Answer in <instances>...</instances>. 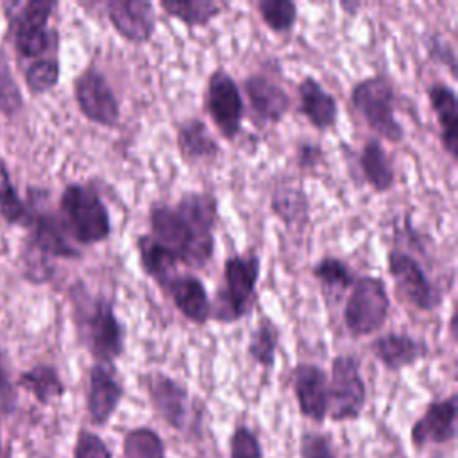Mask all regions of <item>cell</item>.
I'll return each mask as SVG.
<instances>
[{
  "mask_svg": "<svg viewBox=\"0 0 458 458\" xmlns=\"http://www.w3.org/2000/svg\"><path fill=\"white\" fill-rule=\"evenodd\" d=\"M21 107V93L16 86V81L11 73L9 63L0 50V111L4 114H16Z\"/></svg>",
  "mask_w": 458,
  "mask_h": 458,
  "instance_id": "obj_36",
  "label": "cell"
},
{
  "mask_svg": "<svg viewBox=\"0 0 458 458\" xmlns=\"http://www.w3.org/2000/svg\"><path fill=\"white\" fill-rule=\"evenodd\" d=\"M206 107L225 140H234L242 132L243 122V98L236 81L224 70L216 68L208 79Z\"/></svg>",
  "mask_w": 458,
  "mask_h": 458,
  "instance_id": "obj_10",
  "label": "cell"
},
{
  "mask_svg": "<svg viewBox=\"0 0 458 458\" xmlns=\"http://www.w3.org/2000/svg\"><path fill=\"white\" fill-rule=\"evenodd\" d=\"M261 258L258 254H233L224 261V288L218 292L216 308L211 318L220 322H234L242 318L256 293L259 281Z\"/></svg>",
  "mask_w": 458,
  "mask_h": 458,
  "instance_id": "obj_4",
  "label": "cell"
},
{
  "mask_svg": "<svg viewBox=\"0 0 458 458\" xmlns=\"http://www.w3.org/2000/svg\"><path fill=\"white\" fill-rule=\"evenodd\" d=\"M73 318L79 336L100 363H113L125 347V331L114 313L113 301L91 297L79 284L73 286Z\"/></svg>",
  "mask_w": 458,
  "mask_h": 458,
  "instance_id": "obj_2",
  "label": "cell"
},
{
  "mask_svg": "<svg viewBox=\"0 0 458 458\" xmlns=\"http://www.w3.org/2000/svg\"><path fill=\"white\" fill-rule=\"evenodd\" d=\"M147 397L157 417L170 428L184 431L190 420V392L175 377L152 370L141 377Z\"/></svg>",
  "mask_w": 458,
  "mask_h": 458,
  "instance_id": "obj_11",
  "label": "cell"
},
{
  "mask_svg": "<svg viewBox=\"0 0 458 458\" xmlns=\"http://www.w3.org/2000/svg\"><path fill=\"white\" fill-rule=\"evenodd\" d=\"M14 406V390L9 381V372L5 367L4 354L0 352V410L9 411Z\"/></svg>",
  "mask_w": 458,
  "mask_h": 458,
  "instance_id": "obj_40",
  "label": "cell"
},
{
  "mask_svg": "<svg viewBox=\"0 0 458 458\" xmlns=\"http://www.w3.org/2000/svg\"><path fill=\"white\" fill-rule=\"evenodd\" d=\"M390 277L397 293L419 311H433L440 306L442 295L426 276L420 263L401 249H392L386 256Z\"/></svg>",
  "mask_w": 458,
  "mask_h": 458,
  "instance_id": "obj_9",
  "label": "cell"
},
{
  "mask_svg": "<svg viewBox=\"0 0 458 458\" xmlns=\"http://www.w3.org/2000/svg\"><path fill=\"white\" fill-rule=\"evenodd\" d=\"M429 106L435 113L440 141L453 161L458 159V98L453 86L435 81L426 89Z\"/></svg>",
  "mask_w": 458,
  "mask_h": 458,
  "instance_id": "obj_19",
  "label": "cell"
},
{
  "mask_svg": "<svg viewBox=\"0 0 458 458\" xmlns=\"http://www.w3.org/2000/svg\"><path fill=\"white\" fill-rule=\"evenodd\" d=\"M18 386L29 392L39 404L47 406L64 395V383L52 365H36L18 377Z\"/></svg>",
  "mask_w": 458,
  "mask_h": 458,
  "instance_id": "obj_26",
  "label": "cell"
},
{
  "mask_svg": "<svg viewBox=\"0 0 458 458\" xmlns=\"http://www.w3.org/2000/svg\"><path fill=\"white\" fill-rule=\"evenodd\" d=\"M301 458H338L329 435L317 431H304L299 438Z\"/></svg>",
  "mask_w": 458,
  "mask_h": 458,
  "instance_id": "obj_38",
  "label": "cell"
},
{
  "mask_svg": "<svg viewBox=\"0 0 458 458\" xmlns=\"http://www.w3.org/2000/svg\"><path fill=\"white\" fill-rule=\"evenodd\" d=\"M114 30L131 43H147L156 30L154 4L148 0H111L106 4Z\"/></svg>",
  "mask_w": 458,
  "mask_h": 458,
  "instance_id": "obj_16",
  "label": "cell"
},
{
  "mask_svg": "<svg viewBox=\"0 0 458 458\" xmlns=\"http://www.w3.org/2000/svg\"><path fill=\"white\" fill-rule=\"evenodd\" d=\"M327 417L333 422L360 419L367 403V386L360 361L352 354H338L331 361L327 377Z\"/></svg>",
  "mask_w": 458,
  "mask_h": 458,
  "instance_id": "obj_7",
  "label": "cell"
},
{
  "mask_svg": "<svg viewBox=\"0 0 458 458\" xmlns=\"http://www.w3.org/2000/svg\"><path fill=\"white\" fill-rule=\"evenodd\" d=\"M428 43H429V45H428L429 55H431L435 61H438V63H442L444 66H447V68H449V73H451L453 77H456V55H454L453 47H451L447 41H442V39L437 38V36H431Z\"/></svg>",
  "mask_w": 458,
  "mask_h": 458,
  "instance_id": "obj_39",
  "label": "cell"
},
{
  "mask_svg": "<svg viewBox=\"0 0 458 458\" xmlns=\"http://www.w3.org/2000/svg\"><path fill=\"white\" fill-rule=\"evenodd\" d=\"M243 91L256 116L268 123H277L290 109V95L263 73H252L243 81Z\"/></svg>",
  "mask_w": 458,
  "mask_h": 458,
  "instance_id": "obj_18",
  "label": "cell"
},
{
  "mask_svg": "<svg viewBox=\"0 0 458 458\" xmlns=\"http://www.w3.org/2000/svg\"><path fill=\"white\" fill-rule=\"evenodd\" d=\"M72 458H113V454L98 433L82 428L77 431Z\"/></svg>",
  "mask_w": 458,
  "mask_h": 458,
  "instance_id": "obj_37",
  "label": "cell"
},
{
  "mask_svg": "<svg viewBox=\"0 0 458 458\" xmlns=\"http://www.w3.org/2000/svg\"><path fill=\"white\" fill-rule=\"evenodd\" d=\"M30 224V243L43 256L52 258H79L81 252L68 242V234L57 218L52 213L36 211V215L29 213Z\"/></svg>",
  "mask_w": 458,
  "mask_h": 458,
  "instance_id": "obj_21",
  "label": "cell"
},
{
  "mask_svg": "<svg viewBox=\"0 0 458 458\" xmlns=\"http://www.w3.org/2000/svg\"><path fill=\"white\" fill-rule=\"evenodd\" d=\"M322 159L318 145H301L299 147V165L302 168H315Z\"/></svg>",
  "mask_w": 458,
  "mask_h": 458,
  "instance_id": "obj_41",
  "label": "cell"
},
{
  "mask_svg": "<svg viewBox=\"0 0 458 458\" xmlns=\"http://www.w3.org/2000/svg\"><path fill=\"white\" fill-rule=\"evenodd\" d=\"M218 202L204 191H186L175 206L154 204L148 215L150 234L191 268L204 267L215 250Z\"/></svg>",
  "mask_w": 458,
  "mask_h": 458,
  "instance_id": "obj_1",
  "label": "cell"
},
{
  "mask_svg": "<svg viewBox=\"0 0 458 458\" xmlns=\"http://www.w3.org/2000/svg\"><path fill=\"white\" fill-rule=\"evenodd\" d=\"M279 338L281 331L277 324L268 317H261L249 338V356L263 369H272L276 363Z\"/></svg>",
  "mask_w": 458,
  "mask_h": 458,
  "instance_id": "obj_29",
  "label": "cell"
},
{
  "mask_svg": "<svg viewBox=\"0 0 458 458\" xmlns=\"http://www.w3.org/2000/svg\"><path fill=\"white\" fill-rule=\"evenodd\" d=\"M61 224L81 245L100 243L111 234V215L93 186L72 182L59 199Z\"/></svg>",
  "mask_w": 458,
  "mask_h": 458,
  "instance_id": "obj_3",
  "label": "cell"
},
{
  "mask_svg": "<svg viewBox=\"0 0 458 458\" xmlns=\"http://www.w3.org/2000/svg\"><path fill=\"white\" fill-rule=\"evenodd\" d=\"M0 454H2V429H0Z\"/></svg>",
  "mask_w": 458,
  "mask_h": 458,
  "instance_id": "obj_43",
  "label": "cell"
},
{
  "mask_svg": "<svg viewBox=\"0 0 458 458\" xmlns=\"http://www.w3.org/2000/svg\"><path fill=\"white\" fill-rule=\"evenodd\" d=\"M177 148L188 161L208 159L220 154L216 138L200 118H188L177 127Z\"/></svg>",
  "mask_w": 458,
  "mask_h": 458,
  "instance_id": "obj_24",
  "label": "cell"
},
{
  "mask_svg": "<svg viewBox=\"0 0 458 458\" xmlns=\"http://www.w3.org/2000/svg\"><path fill=\"white\" fill-rule=\"evenodd\" d=\"M73 95L81 113L93 123L114 127L120 120L118 98L107 79L97 68H86L73 84Z\"/></svg>",
  "mask_w": 458,
  "mask_h": 458,
  "instance_id": "obj_12",
  "label": "cell"
},
{
  "mask_svg": "<svg viewBox=\"0 0 458 458\" xmlns=\"http://www.w3.org/2000/svg\"><path fill=\"white\" fill-rule=\"evenodd\" d=\"M123 397L122 381L116 376L113 363L97 361L89 369L86 410L95 426H106L120 406Z\"/></svg>",
  "mask_w": 458,
  "mask_h": 458,
  "instance_id": "obj_14",
  "label": "cell"
},
{
  "mask_svg": "<svg viewBox=\"0 0 458 458\" xmlns=\"http://www.w3.org/2000/svg\"><path fill=\"white\" fill-rule=\"evenodd\" d=\"M256 9L261 21L276 34L288 32L297 21V4L292 0H259Z\"/></svg>",
  "mask_w": 458,
  "mask_h": 458,
  "instance_id": "obj_31",
  "label": "cell"
},
{
  "mask_svg": "<svg viewBox=\"0 0 458 458\" xmlns=\"http://www.w3.org/2000/svg\"><path fill=\"white\" fill-rule=\"evenodd\" d=\"M18 13L7 14L14 39V48L21 57L43 55L55 39V32L48 30V20L57 7L55 2L30 0L16 4ZM41 59V57H39Z\"/></svg>",
  "mask_w": 458,
  "mask_h": 458,
  "instance_id": "obj_8",
  "label": "cell"
},
{
  "mask_svg": "<svg viewBox=\"0 0 458 458\" xmlns=\"http://www.w3.org/2000/svg\"><path fill=\"white\" fill-rule=\"evenodd\" d=\"M311 274L315 279H318L324 286L327 288H338V290H345L349 286H352V283L356 281V276L352 274V270L349 268V265L335 256H324L320 258L313 268Z\"/></svg>",
  "mask_w": 458,
  "mask_h": 458,
  "instance_id": "obj_32",
  "label": "cell"
},
{
  "mask_svg": "<svg viewBox=\"0 0 458 458\" xmlns=\"http://www.w3.org/2000/svg\"><path fill=\"white\" fill-rule=\"evenodd\" d=\"M390 313V297L385 281L376 276H360L351 286L344 306V322L352 336H369L383 327Z\"/></svg>",
  "mask_w": 458,
  "mask_h": 458,
  "instance_id": "obj_6",
  "label": "cell"
},
{
  "mask_svg": "<svg viewBox=\"0 0 458 458\" xmlns=\"http://www.w3.org/2000/svg\"><path fill=\"white\" fill-rule=\"evenodd\" d=\"M0 215L9 224H20L29 220V209L18 197L4 161H0Z\"/></svg>",
  "mask_w": 458,
  "mask_h": 458,
  "instance_id": "obj_33",
  "label": "cell"
},
{
  "mask_svg": "<svg viewBox=\"0 0 458 458\" xmlns=\"http://www.w3.org/2000/svg\"><path fill=\"white\" fill-rule=\"evenodd\" d=\"M360 166L365 181L372 186L374 191L383 193L392 190L395 182L394 166L390 161V156L383 148L381 141L377 138H372L365 143L360 154Z\"/></svg>",
  "mask_w": 458,
  "mask_h": 458,
  "instance_id": "obj_25",
  "label": "cell"
},
{
  "mask_svg": "<svg viewBox=\"0 0 458 458\" xmlns=\"http://www.w3.org/2000/svg\"><path fill=\"white\" fill-rule=\"evenodd\" d=\"M292 388L302 417L322 424L327 419V374L317 363H299L292 374Z\"/></svg>",
  "mask_w": 458,
  "mask_h": 458,
  "instance_id": "obj_15",
  "label": "cell"
},
{
  "mask_svg": "<svg viewBox=\"0 0 458 458\" xmlns=\"http://www.w3.org/2000/svg\"><path fill=\"white\" fill-rule=\"evenodd\" d=\"M59 81V61L55 57L36 59L25 72V84L32 93H47Z\"/></svg>",
  "mask_w": 458,
  "mask_h": 458,
  "instance_id": "obj_34",
  "label": "cell"
},
{
  "mask_svg": "<svg viewBox=\"0 0 458 458\" xmlns=\"http://www.w3.org/2000/svg\"><path fill=\"white\" fill-rule=\"evenodd\" d=\"M166 292L177 311L193 324H204L211 318V301L204 283L193 274H175Z\"/></svg>",
  "mask_w": 458,
  "mask_h": 458,
  "instance_id": "obj_20",
  "label": "cell"
},
{
  "mask_svg": "<svg viewBox=\"0 0 458 458\" xmlns=\"http://www.w3.org/2000/svg\"><path fill=\"white\" fill-rule=\"evenodd\" d=\"M159 7L186 27H204L222 13V5L211 0H161Z\"/></svg>",
  "mask_w": 458,
  "mask_h": 458,
  "instance_id": "obj_28",
  "label": "cell"
},
{
  "mask_svg": "<svg viewBox=\"0 0 458 458\" xmlns=\"http://www.w3.org/2000/svg\"><path fill=\"white\" fill-rule=\"evenodd\" d=\"M394 86L385 75H370L351 89V102L367 125L383 140L399 143L404 138L403 125L394 114Z\"/></svg>",
  "mask_w": 458,
  "mask_h": 458,
  "instance_id": "obj_5",
  "label": "cell"
},
{
  "mask_svg": "<svg viewBox=\"0 0 458 458\" xmlns=\"http://www.w3.org/2000/svg\"><path fill=\"white\" fill-rule=\"evenodd\" d=\"M340 5H342V9H345V11H349V9H351V11H352L351 14H354V13L358 11V7H360V4H358V2H354V4H351V2H342Z\"/></svg>",
  "mask_w": 458,
  "mask_h": 458,
  "instance_id": "obj_42",
  "label": "cell"
},
{
  "mask_svg": "<svg viewBox=\"0 0 458 458\" xmlns=\"http://www.w3.org/2000/svg\"><path fill=\"white\" fill-rule=\"evenodd\" d=\"M136 250L143 272L161 288H166L177 272V256L150 233L136 238Z\"/></svg>",
  "mask_w": 458,
  "mask_h": 458,
  "instance_id": "obj_23",
  "label": "cell"
},
{
  "mask_svg": "<svg viewBox=\"0 0 458 458\" xmlns=\"http://www.w3.org/2000/svg\"><path fill=\"white\" fill-rule=\"evenodd\" d=\"M229 458H265L263 445L254 429L238 424L229 437Z\"/></svg>",
  "mask_w": 458,
  "mask_h": 458,
  "instance_id": "obj_35",
  "label": "cell"
},
{
  "mask_svg": "<svg viewBox=\"0 0 458 458\" xmlns=\"http://www.w3.org/2000/svg\"><path fill=\"white\" fill-rule=\"evenodd\" d=\"M123 458H166L161 435L148 426H136L123 435Z\"/></svg>",
  "mask_w": 458,
  "mask_h": 458,
  "instance_id": "obj_30",
  "label": "cell"
},
{
  "mask_svg": "<svg viewBox=\"0 0 458 458\" xmlns=\"http://www.w3.org/2000/svg\"><path fill=\"white\" fill-rule=\"evenodd\" d=\"M270 208L288 227L302 225L308 220V197L301 186H277L272 193Z\"/></svg>",
  "mask_w": 458,
  "mask_h": 458,
  "instance_id": "obj_27",
  "label": "cell"
},
{
  "mask_svg": "<svg viewBox=\"0 0 458 458\" xmlns=\"http://www.w3.org/2000/svg\"><path fill=\"white\" fill-rule=\"evenodd\" d=\"M456 394L429 403L410 428L411 445L420 451L428 445L453 442L456 437Z\"/></svg>",
  "mask_w": 458,
  "mask_h": 458,
  "instance_id": "obj_13",
  "label": "cell"
},
{
  "mask_svg": "<svg viewBox=\"0 0 458 458\" xmlns=\"http://www.w3.org/2000/svg\"><path fill=\"white\" fill-rule=\"evenodd\" d=\"M376 360L392 372H399L415 365L429 354V347L422 338L406 333H386L370 344Z\"/></svg>",
  "mask_w": 458,
  "mask_h": 458,
  "instance_id": "obj_17",
  "label": "cell"
},
{
  "mask_svg": "<svg viewBox=\"0 0 458 458\" xmlns=\"http://www.w3.org/2000/svg\"><path fill=\"white\" fill-rule=\"evenodd\" d=\"M299 107L306 120L318 131L331 129L338 120L336 98L311 75H306L299 86Z\"/></svg>",
  "mask_w": 458,
  "mask_h": 458,
  "instance_id": "obj_22",
  "label": "cell"
}]
</instances>
